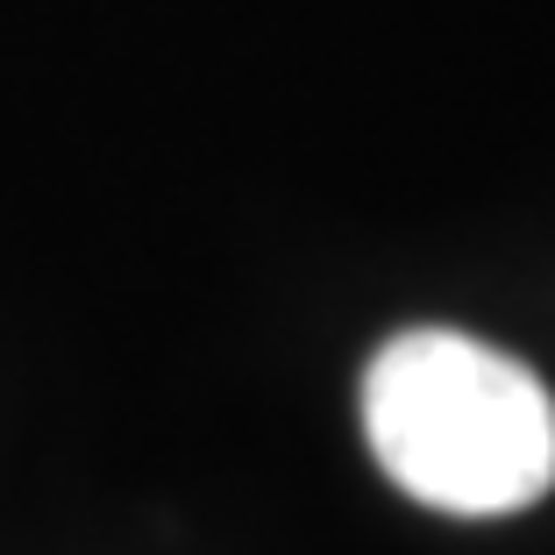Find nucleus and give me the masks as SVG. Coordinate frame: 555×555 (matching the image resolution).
<instances>
[{"label": "nucleus", "mask_w": 555, "mask_h": 555, "mask_svg": "<svg viewBox=\"0 0 555 555\" xmlns=\"http://www.w3.org/2000/svg\"><path fill=\"white\" fill-rule=\"evenodd\" d=\"M363 435L406 499L463 520L534 506L555 485V399L520 357L406 327L363 371Z\"/></svg>", "instance_id": "obj_1"}]
</instances>
